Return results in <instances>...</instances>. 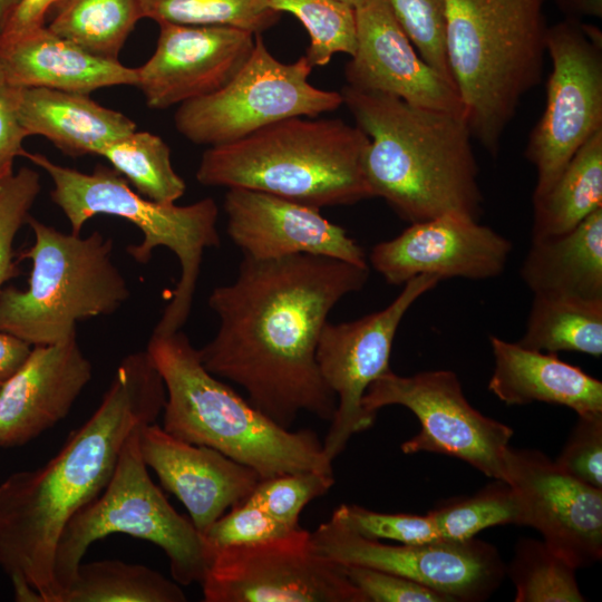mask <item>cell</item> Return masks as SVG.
I'll use <instances>...</instances> for the list:
<instances>
[{
    "instance_id": "49",
    "label": "cell",
    "mask_w": 602,
    "mask_h": 602,
    "mask_svg": "<svg viewBox=\"0 0 602 602\" xmlns=\"http://www.w3.org/2000/svg\"><path fill=\"white\" fill-rule=\"evenodd\" d=\"M0 387H1V382H0Z\"/></svg>"
},
{
    "instance_id": "35",
    "label": "cell",
    "mask_w": 602,
    "mask_h": 602,
    "mask_svg": "<svg viewBox=\"0 0 602 602\" xmlns=\"http://www.w3.org/2000/svg\"><path fill=\"white\" fill-rule=\"evenodd\" d=\"M279 13L289 12L310 37L305 57L312 67L327 66L334 54L350 57L357 47L355 9L337 0H268Z\"/></svg>"
},
{
    "instance_id": "4",
    "label": "cell",
    "mask_w": 602,
    "mask_h": 602,
    "mask_svg": "<svg viewBox=\"0 0 602 602\" xmlns=\"http://www.w3.org/2000/svg\"><path fill=\"white\" fill-rule=\"evenodd\" d=\"M146 351L165 386L162 427L168 434L211 447L261 479L309 470L333 474L314 431H293L271 420L207 371L181 330L152 334Z\"/></svg>"
},
{
    "instance_id": "14",
    "label": "cell",
    "mask_w": 602,
    "mask_h": 602,
    "mask_svg": "<svg viewBox=\"0 0 602 602\" xmlns=\"http://www.w3.org/2000/svg\"><path fill=\"white\" fill-rule=\"evenodd\" d=\"M439 282L434 275H418L407 281L386 308L348 322L328 321L322 328L315 359L323 381L337 399L322 441L332 462L355 434L373 424L376 417L365 411L362 398L368 387L390 370L392 343L402 318Z\"/></svg>"
},
{
    "instance_id": "39",
    "label": "cell",
    "mask_w": 602,
    "mask_h": 602,
    "mask_svg": "<svg viewBox=\"0 0 602 602\" xmlns=\"http://www.w3.org/2000/svg\"><path fill=\"white\" fill-rule=\"evenodd\" d=\"M332 515L368 538H386L401 544H425L441 540L436 523L429 514L379 513L356 504H342L334 509Z\"/></svg>"
},
{
    "instance_id": "1",
    "label": "cell",
    "mask_w": 602,
    "mask_h": 602,
    "mask_svg": "<svg viewBox=\"0 0 602 602\" xmlns=\"http://www.w3.org/2000/svg\"><path fill=\"white\" fill-rule=\"evenodd\" d=\"M368 276V265L323 255L243 256L235 280L208 297L220 323L198 349L203 366L283 428L302 411L331 421L337 399L319 371V337L334 305Z\"/></svg>"
},
{
    "instance_id": "23",
    "label": "cell",
    "mask_w": 602,
    "mask_h": 602,
    "mask_svg": "<svg viewBox=\"0 0 602 602\" xmlns=\"http://www.w3.org/2000/svg\"><path fill=\"white\" fill-rule=\"evenodd\" d=\"M0 66L19 88L90 95L106 87L136 86V67L95 56L48 27L0 42Z\"/></svg>"
},
{
    "instance_id": "6",
    "label": "cell",
    "mask_w": 602,
    "mask_h": 602,
    "mask_svg": "<svg viewBox=\"0 0 602 602\" xmlns=\"http://www.w3.org/2000/svg\"><path fill=\"white\" fill-rule=\"evenodd\" d=\"M545 0H445L448 67L473 137L496 155L522 97L541 79Z\"/></svg>"
},
{
    "instance_id": "27",
    "label": "cell",
    "mask_w": 602,
    "mask_h": 602,
    "mask_svg": "<svg viewBox=\"0 0 602 602\" xmlns=\"http://www.w3.org/2000/svg\"><path fill=\"white\" fill-rule=\"evenodd\" d=\"M602 208V128L573 155L551 188L533 198L532 241L570 232Z\"/></svg>"
},
{
    "instance_id": "10",
    "label": "cell",
    "mask_w": 602,
    "mask_h": 602,
    "mask_svg": "<svg viewBox=\"0 0 602 602\" xmlns=\"http://www.w3.org/2000/svg\"><path fill=\"white\" fill-rule=\"evenodd\" d=\"M312 68L305 56L280 61L258 33L247 60L225 86L177 106L175 128L194 144L216 146L282 119L338 109L343 104L340 91L313 86Z\"/></svg>"
},
{
    "instance_id": "33",
    "label": "cell",
    "mask_w": 602,
    "mask_h": 602,
    "mask_svg": "<svg viewBox=\"0 0 602 602\" xmlns=\"http://www.w3.org/2000/svg\"><path fill=\"white\" fill-rule=\"evenodd\" d=\"M575 569L544 541L524 538L515 547L508 576L515 602H583Z\"/></svg>"
},
{
    "instance_id": "47",
    "label": "cell",
    "mask_w": 602,
    "mask_h": 602,
    "mask_svg": "<svg viewBox=\"0 0 602 602\" xmlns=\"http://www.w3.org/2000/svg\"><path fill=\"white\" fill-rule=\"evenodd\" d=\"M11 172H13V163L0 165V181Z\"/></svg>"
},
{
    "instance_id": "9",
    "label": "cell",
    "mask_w": 602,
    "mask_h": 602,
    "mask_svg": "<svg viewBox=\"0 0 602 602\" xmlns=\"http://www.w3.org/2000/svg\"><path fill=\"white\" fill-rule=\"evenodd\" d=\"M125 441L105 489L79 509L64 528L55 554L61 602L88 547L111 534H126L159 546L181 585L203 581L212 553L191 518L178 514L154 484L139 447V430Z\"/></svg>"
},
{
    "instance_id": "2",
    "label": "cell",
    "mask_w": 602,
    "mask_h": 602,
    "mask_svg": "<svg viewBox=\"0 0 602 602\" xmlns=\"http://www.w3.org/2000/svg\"><path fill=\"white\" fill-rule=\"evenodd\" d=\"M166 390L147 351L118 365L100 405L45 465L0 484V566L28 582L43 602H61L55 554L70 518L107 486L137 427L155 423Z\"/></svg>"
},
{
    "instance_id": "20",
    "label": "cell",
    "mask_w": 602,
    "mask_h": 602,
    "mask_svg": "<svg viewBox=\"0 0 602 602\" xmlns=\"http://www.w3.org/2000/svg\"><path fill=\"white\" fill-rule=\"evenodd\" d=\"M226 232L243 256L323 255L368 265L362 247L320 210L261 191L233 187L224 197Z\"/></svg>"
},
{
    "instance_id": "11",
    "label": "cell",
    "mask_w": 602,
    "mask_h": 602,
    "mask_svg": "<svg viewBox=\"0 0 602 602\" xmlns=\"http://www.w3.org/2000/svg\"><path fill=\"white\" fill-rule=\"evenodd\" d=\"M399 405L417 417L420 430L404 441L405 454L428 452L459 458L484 475L504 480L513 429L475 409L457 375L429 370L399 376L391 369L376 379L362 398L367 414Z\"/></svg>"
},
{
    "instance_id": "43",
    "label": "cell",
    "mask_w": 602,
    "mask_h": 602,
    "mask_svg": "<svg viewBox=\"0 0 602 602\" xmlns=\"http://www.w3.org/2000/svg\"><path fill=\"white\" fill-rule=\"evenodd\" d=\"M22 88L12 85L0 66V165L25 157L23 142L28 137L19 116Z\"/></svg>"
},
{
    "instance_id": "16",
    "label": "cell",
    "mask_w": 602,
    "mask_h": 602,
    "mask_svg": "<svg viewBox=\"0 0 602 602\" xmlns=\"http://www.w3.org/2000/svg\"><path fill=\"white\" fill-rule=\"evenodd\" d=\"M504 482L517 493L525 526L575 570L602 556V488L562 470L545 454L509 447Z\"/></svg>"
},
{
    "instance_id": "31",
    "label": "cell",
    "mask_w": 602,
    "mask_h": 602,
    "mask_svg": "<svg viewBox=\"0 0 602 602\" xmlns=\"http://www.w3.org/2000/svg\"><path fill=\"white\" fill-rule=\"evenodd\" d=\"M98 156L152 201L175 203L186 191L184 179L173 167L169 146L153 133L135 129L105 145Z\"/></svg>"
},
{
    "instance_id": "13",
    "label": "cell",
    "mask_w": 602,
    "mask_h": 602,
    "mask_svg": "<svg viewBox=\"0 0 602 602\" xmlns=\"http://www.w3.org/2000/svg\"><path fill=\"white\" fill-rule=\"evenodd\" d=\"M201 585L205 602H366L343 565L321 554L301 527L213 551Z\"/></svg>"
},
{
    "instance_id": "28",
    "label": "cell",
    "mask_w": 602,
    "mask_h": 602,
    "mask_svg": "<svg viewBox=\"0 0 602 602\" xmlns=\"http://www.w3.org/2000/svg\"><path fill=\"white\" fill-rule=\"evenodd\" d=\"M520 344L544 352L602 355V299L533 294Z\"/></svg>"
},
{
    "instance_id": "12",
    "label": "cell",
    "mask_w": 602,
    "mask_h": 602,
    "mask_svg": "<svg viewBox=\"0 0 602 602\" xmlns=\"http://www.w3.org/2000/svg\"><path fill=\"white\" fill-rule=\"evenodd\" d=\"M545 48L552 60L546 106L526 147L536 169L533 198L551 188L577 149L602 128L600 32L567 19L547 28Z\"/></svg>"
},
{
    "instance_id": "45",
    "label": "cell",
    "mask_w": 602,
    "mask_h": 602,
    "mask_svg": "<svg viewBox=\"0 0 602 602\" xmlns=\"http://www.w3.org/2000/svg\"><path fill=\"white\" fill-rule=\"evenodd\" d=\"M32 346L0 330V382L10 378L27 360Z\"/></svg>"
},
{
    "instance_id": "17",
    "label": "cell",
    "mask_w": 602,
    "mask_h": 602,
    "mask_svg": "<svg viewBox=\"0 0 602 602\" xmlns=\"http://www.w3.org/2000/svg\"><path fill=\"white\" fill-rule=\"evenodd\" d=\"M512 242L478 220L447 214L410 223L370 252L372 268L392 285L418 275L486 280L506 268Z\"/></svg>"
},
{
    "instance_id": "29",
    "label": "cell",
    "mask_w": 602,
    "mask_h": 602,
    "mask_svg": "<svg viewBox=\"0 0 602 602\" xmlns=\"http://www.w3.org/2000/svg\"><path fill=\"white\" fill-rule=\"evenodd\" d=\"M174 580L142 564L118 560L81 562L62 602H184Z\"/></svg>"
},
{
    "instance_id": "37",
    "label": "cell",
    "mask_w": 602,
    "mask_h": 602,
    "mask_svg": "<svg viewBox=\"0 0 602 602\" xmlns=\"http://www.w3.org/2000/svg\"><path fill=\"white\" fill-rule=\"evenodd\" d=\"M388 1L420 57L455 87L445 48V0Z\"/></svg>"
},
{
    "instance_id": "42",
    "label": "cell",
    "mask_w": 602,
    "mask_h": 602,
    "mask_svg": "<svg viewBox=\"0 0 602 602\" xmlns=\"http://www.w3.org/2000/svg\"><path fill=\"white\" fill-rule=\"evenodd\" d=\"M366 602H449L440 593L409 579L358 565H343Z\"/></svg>"
},
{
    "instance_id": "22",
    "label": "cell",
    "mask_w": 602,
    "mask_h": 602,
    "mask_svg": "<svg viewBox=\"0 0 602 602\" xmlns=\"http://www.w3.org/2000/svg\"><path fill=\"white\" fill-rule=\"evenodd\" d=\"M93 375L77 334L33 346L23 365L0 387V447L28 444L70 411Z\"/></svg>"
},
{
    "instance_id": "46",
    "label": "cell",
    "mask_w": 602,
    "mask_h": 602,
    "mask_svg": "<svg viewBox=\"0 0 602 602\" xmlns=\"http://www.w3.org/2000/svg\"><path fill=\"white\" fill-rule=\"evenodd\" d=\"M20 0H0V31Z\"/></svg>"
},
{
    "instance_id": "41",
    "label": "cell",
    "mask_w": 602,
    "mask_h": 602,
    "mask_svg": "<svg viewBox=\"0 0 602 602\" xmlns=\"http://www.w3.org/2000/svg\"><path fill=\"white\" fill-rule=\"evenodd\" d=\"M554 463L574 478L602 488V411L577 415V421Z\"/></svg>"
},
{
    "instance_id": "7",
    "label": "cell",
    "mask_w": 602,
    "mask_h": 602,
    "mask_svg": "<svg viewBox=\"0 0 602 602\" xmlns=\"http://www.w3.org/2000/svg\"><path fill=\"white\" fill-rule=\"evenodd\" d=\"M25 157L50 176V197L69 221L71 233L80 234L93 216L114 215L129 221L143 233L140 243L126 247L136 262L146 264L159 246L177 256L181 278L153 333L181 330L192 309L204 251L221 242L215 201L206 197L183 206L159 203L137 193L114 168L98 165L91 173H84L40 153L26 152Z\"/></svg>"
},
{
    "instance_id": "21",
    "label": "cell",
    "mask_w": 602,
    "mask_h": 602,
    "mask_svg": "<svg viewBox=\"0 0 602 602\" xmlns=\"http://www.w3.org/2000/svg\"><path fill=\"white\" fill-rule=\"evenodd\" d=\"M139 447L145 465L182 502L202 535L261 479L252 468L211 447L179 439L155 423L140 428Z\"/></svg>"
},
{
    "instance_id": "26",
    "label": "cell",
    "mask_w": 602,
    "mask_h": 602,
    "mask_svg": "<svg viewBox=\"0 0 602 602\" xmlns=\"http://www.w3.org/2000/svg\"><path fill=\"white\" fill-rule=\"evenodd\" d=\"M520 273L533 294L602 299V208L570 232L533 240Z\"/></svg>"
},
{
    "instance_id": "19",
    "label": "cell",
    "mask_w": 602,
    "mask_h": 602,
    "mask_svg": "<svg viewBox=\"0 0 602 602\" xmlns=\"http://www.w3.org/2000/svg\"><path fill=\"white\" fill-rule=\"evenodd\" d=\"M355 13L357 47L344 68L348 86L463 115L455 87L420 57L388 0H366Z\"/></svg>"
},
{
    "instance_id": "25",
    "label": "cell",
    "mask_w": 602,
    "mask_h": 602,
    "mask_svg": "<svg viewBox=\"0 0 602 602\" xmlns=\"http://www.w3.org/2000/svg\"><path fill=\"white\" fill-rule=\"evenodd\" d=\"M19 116L28 136H42L70 157L98 155L105 145L136 129L126 115L89 95L48 88H22Z\"/></svg>"
},
{
    "instance_id": "36",
    "label": "cell",
    "mask_w": 602,
    "mask_h": 602,
    "mask_svg": "<svg viewBox=\"0 0 602 602\" xmlns=\"http://www.w3.org/2000/svg\"><path fill=\"white\" fill-rule=\"evenodd\" d=\"M333 474L300 472L260 479L245 498L290 528H298L300 514L311 501L329 492Z\"/></svg>"
},
{
    "instance_id": "34",
    "label": "cell",
    "mask_w": 602,
    "mask_h": 602,
    "mask_svg": "<svg viewBox=\"0 0 602 602\" xmlns=\"http://www.w3.org/2000/svg\"><path fill=\"white\" fill-rule=\"evenodd\" d=\"M143 19L178 25L232 26L254 35L280 19L268 0H139Z\"/></svg>"
},
{
    "instance_id": "38",
    "label": "cell",
    "mask_w": 602,
    "mask_h": 602,
    "mask_svg": "<svg viewBox=\"0 0 602 602\" xmlns=\"http://www.w3.org/2000/svg\"><path fill=\"white\" fill-rule=\"evenodd\" d=\"M40 191L39 173L27 166L0 181V292L14 274L13 241Z\"/></svg>"
},
{
    "instance_id": "18",
    "label": "cell",
    "mask_w": 602,
    "mask_h": 602,
    "mask_svg": "<svg viewBox=\"0 0 602 602\" xmlns=\"http://www.w3.org/2000/svg\"><path fill=\"white\" fill-rule=\"evenodd\" d=\"M156 47L136 67V86L152 109H166L225 86L247 60L255 35L232 26L159 22Z\"/></svg>"
},
{
    "instance_id": "3",
    "label": "cell",
    "mask_w": 602,
    "mask_h": 602,
    "mask_svg": "<svg viewBox=\"0 0 602 602\" xmlns=\"http://www.w3.org/2000/svg\"><path fill=\"white\" fill-rule=\"evenodd\" d=\"M340 94L369 139L363 169L373 197L410 223L447 214L478 220V166L462 114L348 85Z\"/></svg>"
},
{
    "instance_id": "24",
    "label": "cell",
    "mask_w": 602,
    "mask_h": 602,
    "mask_svg": "<svg viewBox=\"0 0 602 602\" xmlns=\"http://www.w3.org/2000/svg\"><path fill=\"white\" fill-rule=\"evenodd\" d=\"M495 367L488 390L506 405L546 402L577 415L602 411V382L556 353L489 337Z\"/></svg>"
},
{
    "instance_id": "5",
    "label": "cell",
    "mask_w": 602,
    "mask_h": 602,
    "mask_svg": "<svg viewBox=\"0 0 602 602\" xmlns=\"http://www.w3.org/2000/svg\"><path fill=\"white\" fill-rule=\"evenodd\" d=\"M368 144L342 119L291 117L210 146L195 176L204 186L261 191L319 210L350 205L373 197L363 169Z\"/></svg>"
},
{
    "instance_id": "32",
    "label": "cell",
    "mask_w": 602,
    "mask_h": 602,
    "mask_svg": "<svg viewBox=\"0 0 602 602\" xmlns=\"http://www.w3.org/2000/svg\"><path fill=\"white\" fill-rule=\"evenodd\" d=\"M428 514L445 541H467L483 530L499 525L525 526L517 493L499 479L472 496L448 499Z\"/></svg>"
},
{
    "instance_id": "48",
    "label": "cell",
    "mask_w": 602,
    "mask_h": 602,
    "mask_svg": "<svg viewBox=\"0 0 602 602\" xmlns=\"http://www.w3.org/2000/svg\"><path fill=\"white\" fill-rule=\"evenodd\" d=\"M339 2H342L353 9H356L357 7H359L360 4H362L366 0H337Z\"/></svg>"
},
{
    "instance_id": "30",
    "label": "cell",
    "mask_w": 602,
    "mask_h": 602,
    "mask_svg": "<svg viewBox=\"0 0 602 602\" xmlns=\"http://www.w3.org/2000/svg\"><path fill=\"white\" fill-rule=\"evenodd\" d=\"M47 26L86 51L109 60L143 19L139 0H64Z\"/></svg>"
},
{
    "instance_id": "44",
    "label": "cell",
    "mask_w": 602,
    "mask_h": 602,
    "mask_svg": "<svg viewBox=\"0 0 602 602\" xmlns=\"http://www.w3.org/2000/svg\"><path fill=\"white\" fill-rule=\"evenodd\" d=\"M64 0H20L0 31V42L8 41L41 27L52 7Z\"/></svg>"
},
{
    "instance_id": "40",
    "label": "cell",
    "mask_w": 602,
    "mask_h": 602,
    "mask_svg": "<svg viewBox=\"0 0 602 602\" xmlns=\"http://www.w3.org/2000/svg\"><path fill=\"white\" fill-rule=\"evenodd\" d=\"M290 528L262 507L244 499L217 518L203 534L211 551L236 545L253 544L283 536Z\"/></svg>"
},
{
    "instance_id": "8",
    "label": "cell",
    "mask_w": 602,
    "mask_h": 602,
    "mask_svg": "<svg viewBox=\"0 0 602 602\" xmlns=\"http://www.w3.org/2000/svg\"><path fill=\"white\" fill-rule=\"evenodd\" d=\"M27 223L35 237L23 255L32 263L28 288L1 290V331L32 347L55 344L77 334L79 321L109 315L128 300L111 237L67 234L32 216Z\"/></svg>"
},
{
    "instance_id": "15",
    "label": "cell",
    "mask_w": 602,
    "mask_h": 602,
    "mask_svg": "<svg viewBox=\"0 0 602 602\" xmlns=\"http://www.w3.org/2000/svg\"><path fill=\"white\" fill-rule=\"evenodd\" d=\"M311 537L317 550L333 562L409 579L449 602L484 601L499 586L505 574L497 550L475 537L459 542L383 544L358 534L334 515L321 523Z\"/></svg>"
}]
</instances>
